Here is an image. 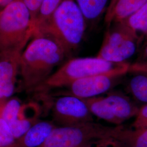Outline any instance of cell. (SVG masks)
Segmentation results:
<instances>
[{"mask_svg":"<svg viewBox=\"0 0 147 147\" xmlns=\"http://www.w3.org/2000/svg\"><path fill=\"white\" fill-rule=\"evenodd\" d=\"M67 57L63 48L52 38L42 34L32 37L20 59L19 75L24 88L38 90L54 69Z\"/></svg>","mask_w":147,"mask_h":147,"instance_id":"1","label":"cell"},{"mask_svg":"<svg viewBox=\"0 0 147 147\" xmlns=\"http://www.w3.org/2000/svg\"><path fill=\"white\" fill-rule=\"evenodd\" d=\"M87 26L76 1L65 0L37 30L33 37L42 34L52 38L69 57L79 48Z\"/></svg>","mask_w":147,"mask_h":147,"instance_id":"2","label":"cell"},{"mask_svg":"<svg viewBox=\"0 0 147 147\" xmlns=\"http://www.w3.org/2000/svg\"><path fill=\"white\" fill-rule=\"evenodd\" d=\"M28 8L22 0H14L0 10V53L22 51L33 35Z\"/></svg>","mask_w":147,"mask_h":147,"instance_id":"3","label":"cell"},{"mask_svg":"<svg viewBox=\"0 0 147 147\" xmlns=\"http://www.w3.org/2000/svg\"><path fill=\"white\" fill-rule=\"evenodd\" d=\"M117 126L94 121L68 126H57L39 147H92L110 146Z\"/></svg>","mask_w":147,"mask_h":147,"instance_id":"4","label":"cell"},{"mask_svg":"<svg viewBox=\"0 0 147 147\" xmlns=\"http://www.w3.org/2000/svg\"><path fill=\"white\" fill-rule=\"evenodd\" d=\"M123 63L111 62L96 56L70 58L54 71L38 90L67 87L78 80L109 71Z\"/></svg>","mask_w":147,"mask_h":147,"instance_id":"5","label":"cell"},{"mask_svg":"<svg viewBox=\"0 0 147 147\" xmlns=\"http://www.w3.org/2000/svg\"><path fill=\"white\" fill-rule=\"evenodd\" d=\"M96 57L113 63H124L136 52L140 41L138 32L125 20L111 24Z\"/></svg>","mask_w":147,"mask_h":147,"instance_id":"6","label":"cell"},{"mask_svg":"<svg viewBox=\"0 0 147 147\" xmlns=\"http://www.w3.org/2000/svg\"><path fill=\"white\" fill-rule=\"evenodd\" d=\"M130 64L125 62L109 71L78 80L66 87L68 89L66 94L83 99L98 96L109 91L129 73Z\"/></svg>","mask_w":147,"mask_h":147,"instance_id":"7","label":"cell"},{"mask_svg":"<svg viewBox=\"0 0 147 147\" xmlns=\"http://www.w3.org/2000/svg\"><path fill=\"white\" fill-rule=\"evenodd\" d=\"M51 110L53 122L57 126H74L93 121V116L84 99L71 95L57 98Z\"/></svg>","mask_w":147,"mask_h":147,"instance_id":"8","label":"cell"},{"mask_svg":"<svg viewBox=\"0 0 147 147\" xmlns=\"http://www.w3.org/2000/svg\"><path fill=\"white\" fill-rule=\"evenodd\" d=\"M22 51H9L0 53V107L14 92Z\"/></svg>","mask_w":147,"mask_h":147,"instance_id":"9","label":"cell"},{"mask_svg":"<svg viewBox=\"0 0 147 147\" xmlns=\"http://www.w3.org/2000/svg\"><path fill=\"white\" fill-rule=\"evenodd\" d=\"M104 99L115 117L117 126L135 117L139 110V108L128 96L121 92H110L104 97Z\"/></svg>","mask_w":147,"mask_h":147,"instance_id":"10","label":"cell"},{"mask_svg":"<svg viewBox=\"0 0 147 147\" xmlns=\"http://www.w3.org/2000/svg\"><path fill=\"white\" fill-rule=\"evenodd\" d=\"M57 125L49 121H39L20 138L16 140L11 147H39Z\"/></svg>","mask_w":147,"mask_h":147,"instance_id":"11","label":"cell"},{"mask_svg":"<svg viewBox=\"0 0 147 147\" xmlns=\"http://www.w3.org/2000/svg\"><path fill=\"white\" fill-rule=\"evenodd\" d=\"M113 147H147V129H126L120 125L113 134Z\"/></svg>","mask_w":147,"mask_h":147,"instance_id":"12","label":"cell"},{"mask_svg":"<svg viewBox=\"0 0 147 147\" xmlns=\"http://www.w3.org/2000/svg\"><path fill=\"white\" fill-rule=\"evenodd\" d=\"M147 2V0H117L114 5L106 11L104 16L107 26L123 21L134 14Z\"/></svg>","mask_w":147,"mask_h":147,"instance_id":"13","label":"cell"},{"mask_svg":"<svg viewBox=\"0 0 147 147\" xmlns=\"http://www.w3.org/2000/svg\"><path fill=\"white\" fill-rule=\"evenodd\" d=\"M82 11L87 26L96 25L105 16L110 0H75Z\"/></svg>","mask_w":147,"mask_h":147,"instance_id":"14","label":"cell"},{"mask_svg":"<svg viewBox=\"0 0 147 147\" xmlns=\"http://www.w3.org/2000/svg\"><path fill=\"white\" fill-rule=\"evenodd\" d=\"M84 100L93 117L117 126L116 119L106 104L104 97L98 96Z\"/></svg>","mask_w":147,"mask_h":147,"instance_id":"15","label":"cell"},{"mask_svg":"<svg viewBox=\"0 0 147 147\" xmlns=\"http://www.w3.org/2000/svg\"><path fill=\"white\" fill-rule=\"evenodd\" d=\"M130 79L127 89L138 101L147 104V74L135 73Z\"/></svg>","mask_w":147,"mask_h":147,"instance_id":"16","label":"cell"},{"mask_svg":"<svg viewBox=\"0 0 147 147\" xmlns=\"http://www.w3.org/2000/svg\"><path fill=\"white\" fill-rule=\"evenodd\" d=\"M65 0L43 1L34 22L33 35L34 33L37 31V30L44 23H45L49 19V18L53 14V13L56 11V9Z\"/></svg>","mask_w":147,"mask_h":147,"instance_id":"17","label":"cell"},{"mask_svg":"<svg viewBox=\"0 0 147 147\" xmlns=\"http://www.w3.org/2000/svg\"><path fill=\"white\" fill-rule=\"evenodd\" d=\"M22 105L21 100L17 98H10L5 102L1 114L9 126L18 118Z\"/></svg>","mask_w":147,"mask_h":147,"instance_id":"18","label":"cell"},{"mask_svg":"<svg viewBox=\"0 0 147 147\" xmlns=\"http://www.w3.org/2000/svg\"><path fill=\"white\" fill-rule=\"evenodd\" d=\"M127 24L137 32L143 34L147 31V2L134 14L125 20Z\"/></svg>","mask_w":147,"mask_h":147,"instance_id":"19","label":"cell"},{"mask_svg":"<svg viewBox=\"0 0 147 147\" xmlns=\"http://www.w3.org/2000/svg\"><path fill=\"white\" fill-rule=\"evenodd\" d=\"M2 108L0 109V147H11L16 140L9 126L1 117Z\"/></svg>","mask_w":147,"mask_h":147,"instance_id":"20","label":"cell"},{"mask_svg":"<svg viewBox=\"0 0 147 147\" xmlns=\"http://www.w3.org/2000/svg\"><path fill=\"white\" fill-rule=\"evenodd\" d=\"M132 126L134 129H147V104L139 108Z\"/></svg>","mask_w":147,"mask_h":147,"instance_id":"21","label":"cell"},{"mask_svg":"<svg viewBox=\"0 0 147 147\" xmlns=\"http://www.w3.org/2000/svg\"><path fill=\"white\" fill-rule=\"evenodd\" d=\"M25 5H26L31 14L32 18L33 20V27L34 22L36 18L38 11L42 4L44 0H22Z\"/></svg>","mask_w":147,"mask_h":147,"instance_id":"22","label":"cell"},{"mask_svg":"<svg viewBox=\"0 0 147 147\" xmlns=\"http://www.w3.org/2000/svg\"><path fill=\"white\" fill-rule=\"evenodd\" d=\"M130 73L147 74V63L135 62L130 64Z\"/></svg>","mask_w":147,"mask_h":147,"instance_id":"23","label":"cell"},{"mask_svg":"<svg viewBox=\"0 0 147 147\" xmlns=\"http://www.w3.org/2000/svg\"><path fill=\"white\" fill-rule=\"evenodd\" d=\"M136 62L147 63V44L144 45V47L140 53V56L138 58Z\"/></svg>","mask_w":147,"mask_h":147,"instance_id":"24","label":"cell"},{"mask_svg":"<svg viewBox=\"0 0 147 147\" xmlns=\"http://www.w3.org/2000/svg\"><path fill=\"white\" fill-rule=\"evenodd\" d=\"M14 0H0V8H3Z\"/></svg>","mask_w":147,"mask_h":147,"instance_id":"25","label":"cell"},{"mask_svg":"<svg viewBox=\"0 0 147 147\" xmlns=\"http://www.w3.org/2000/svg\"><path fill=\"white\" fill-rule=\"evenodd\" d=\"M117 1V0H110V3H109V7H108V8H107V11L111 9V8L115 4V3H116Z\"/></svg>","mask_w":147,"mask_h":147,"instance_id":"26","label":"cell"},{"mask_svg":"<svg viewBox=\"0 0 147 147\" xmlns=\"http://www.w3.org/2000/svg\"><path fill=\"white\" fill-rule=\"evenodd\" d=\"M143 38H144V45H145L147 44V31L145 33H144L143 34Z\"/></svg>","mask_w":147,"mask_h":147,"instance_id":"27","label":"cell"},{"mask_svg":"<svg viewBox=\"0 0 147 147\" xmlns=\"http://www.w3.org/2000/svg\"><path fill=\"white\" fill-rule=\"evenodd\" d=\"M95 147H104L102 146L101 145H98V146H96Z\"/></svg>","mask_w":147,"mask_h":147,"instance_id":"28","label":"cell"},{"mask_svg":"<svg viewBox=\"0 0 147 147\" xmlns=\"http://www.w3.org/2000/svg\"><path fill=\"white\" fill-rule=\"evenodd\" d=\"M1 8H0V10H1Z\"/></svg>","mask_w":147,"mask_h":147,"instance_id":"29","label":"cell"}]
</instances>
